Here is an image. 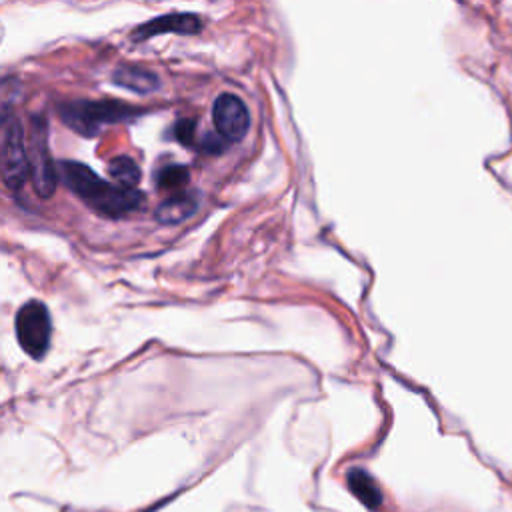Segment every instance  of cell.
I'll list each match as a JSON object with an SVG mask.
<instances>
[{
	"instance_id": "cell-1",
	"label": "cell",
	"mask_w": 512,
	"mask_h": 512,
	"mask_svg": "<svg viewBox=\"0 0 512 512\" xmlns=\"http://www.w3.org/2000/svg\"><path fill=\"white\" fill-rule=\"evenodd\" d=\"M58 168L64 184L98 214L116 218L132 210H138L144 204V196L140 192L106 182L86 164L64 160Z\"/></svg>"
},
{
	"instance_id": "cell-2",
	"label": "cell",
	"mask_w": 512,
	"mask_h": 512,
	"mask_svg": "<svg viewBox=\"0 0 512 512\" xmlns=\"http://www.w3.org/2000/svg\"><path fill=\"white\" fill-rule=\"evenodd\" d=\"M140 114L138 108L118 100H76L60 106V118L78 134L94 136L106 124H116Z\"/></svg>"
},
{
	"instance_id": "cell-3",
	"label": "cell",
	"mask_w": 512,
	"mask_h": 512,
	"mask_svg": "<svg viewBox=\"0 0 512 512\" xmlns=\"http://www.w3.org/2000/svg\"><path fill=\"white\" fill-rule=\"evenodd\" d=\"M14 330L20 348L30 358H44L50 348L52 322L46 306L40 300H28L18 308L14 318Z\"/></svg>"
},
{
	"instance_id": "cell-4",
	"label": "cell",
	"mask_w": 512,
	"mask_h": 512,
	"mask_svg": "<svg viewBox=\"0 0 512 512\" xmlns=\"http://www.w3.org/2000/svg\"><path fill=\"white\" fill-rule=\"evenodd\" d=\"M0 172H2L4 186L10 190H20L30 172V158L24 146L22 126L10 114H4V120H2Z\"/></svg>"
},
{
	"instance_id": "cell-5",
	"label": "cell",
	"mask_w": 512,
	"mask_h": 512,
	"mask_svg": "<svg viewBox=\"0 0 512 512\" xmlns=\"http://www.w3.org/2000/svg\"><path fill=\"white\" fill-rule=\"evenodd\" d=\"M30 176L32 186L40 198H50L56 190V168L50 158L48 150V132L42 118L32 120V134H30Z\"/></svg>"
},
{
	"instance_id": "cell-6",
	"label": "cell",
	"mask_w": 512,
	"mask_h": 512,
	"mask_svg": "<svg viewBox=\"0 0 512 512\" xmlns=\"http://www.w3.org/2000/svg\"><path fill=\"white\" fill-rule=\"evenodd\" d=\"M212 122L226 142H238L250 130V112L238 96L220 94L212 106Z\"/></svg>"
},
{
	"instance_id": "cell-7",
	"label": "cell",
	"mask_w": 512,
	"mask_h": 512,
	"mask_svg": "<svg viewBox=\"0 0 512 512\" xmlns=\"http://www.w3.org/2000/svg\"><path fill=\"white\" fill-rule=\"evenodd\" d=\"M202 30V20L196 14L190 12H176V14H164L156 16L144 24H140L132 38L134 40H148L152 36L176 32V34H198Z\"/></svg>"
},
{
	"instance_id": "cell-8",
	"label": "cell",
	"mask_w": 512,
	"mask_h": 512,
	"mask_svg": "<svg viewBox=\"0 0 512 512\" xmlns=\"http://www.w3.org/2000/svg\"><path fill=\"white\" fill-rule=\"evenodd\" d=\"M112 80L116 86H122L126 90L138 92V94H146L158 88V76L154 72H150L148 68L136 66V64H124L118 66L112 74Z\"/></svg>"
},
{
	"instance_id": "cell-9",
	"label": "cell",
	"mask_w": 512,
	"mask_h": 512,
	"mask_svg": "<svg viewBox=\"0 0 512 512\" xmlns=\"http://www.w3.org/2000/svg\"><path fill=\"white\" fill-rule=\"evenodd\" d=\"M346 482H348V488L350 492L370 510H376L380 508L382 504V492L376 484V480L362 468H352L346 476Z\"/></svg>"
},
{
	"instance_id": "cell-10",
	"label": "cell",
	"mask_w": 512,
	"mask_h": 512,
	"mask_svg": "<svg viewBox=\"0 0 512 512\" xmlns=\"http://www.w3.org/2000/svg\"><path fill=\"white\" fill-rule=\"evenodd\" d=\"M194 210H196V198L180 192V194H174V196L166 198L164 202H160L154 210V218L160 224H178V222L186 220Z\"/></svg>"
},
{
	"instance_id": "cell-11",
	"label": "cell",
	"mask_w": 512,
	"mask_h": 512,
	"mask_svg": "<svg viewBox=\"0 0 512 512\" xmlns=\"http://www.w3.org/2000/svg\"><path fill=\"white\" fill-rule=\"evenodd\" d=\"M108 174L120 188L134 190V186L140 182V168L130 156H116L108 162Z\"/></svg>"
},
{
	"instance_id": "cell-12",
	"label": "cell",
	"mask_w": 512,
	"mask_h": 512,
	"mask_svg": "<svg viewBox=\"0 0 512 512\" xmlns=\"http://www.w3.org/2000/svg\"><path fill=\"white\" fill-rule=\"evenodd\" d=\"M188 170L178 164H168L156 172V186L166 192L180 194L188 184Z\"/></svg>"
},
{
	"instance_id": "cell-13",
	"label": "cell",
	"mask_w": 512,
	"mask_h": 512,
	"mask_svg": "<svg viewBox=\"0 0 512 512\" xmlns=\"http://www.w3.org/2000/svg\"><path fill=\"white\" fill-rule=\"evenodd\" d=\"M174 138L184 144L186 148H196L200 150V140L196 136V120H190V118H182L174 124Z\"/></svg>"
}]
</instances>
